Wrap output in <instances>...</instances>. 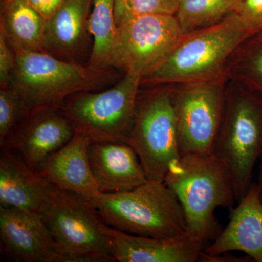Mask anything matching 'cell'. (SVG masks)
I'll use <instances>...</instances> for the list:
<instances>
[{"instance_id": "6da1fadb", "label": "cell", "mask_w": 262, "mask_h": 262, "mask_svg": "<svg viewBox=\"0 0 262 262\" xmlns=\"http://www.w3.org/2000/svg\"><path fill=\"white\" fill-rule=\"evenodd\" d=\"M164 183L182 205L187 234L206 246L216 238L222 229L215 209L232 208L236 201L225 163L213 154L180 156L169 165Z\"/></svg>"}, {"instance_id": "7a4b0ae2", "label": "cell", "mask_w": 262, "mask_h": 262, "mask_svg": "<svg viewBox=\"0 0 262 262\" xmlns=\"http://www.w3.org/2000/svg\"><path fill=\"white\" fill-rule=\"evenodd\" d=\"M254 34L234 12L220 23L184 34L170 55L141 77V84H184L225 77L230 57Z\"/></svg>"}, {"instance_id": "3957f363", "label": "cell", "mask_w": 262, "mask_h": 262, "mask_svg": "<svg viewBox=\"0 0 262 262\" xmlns=\"http://www.w3.org/2000/svg\"><path fill=\"white\" fill-rule=\"evenodd\" d=\"M213 154L227 165L239 202L252 183L253 167L262 154V96L229 79Z\"/></svg>"}, {"instance_id": "277c9868", "label": "cell", "mask_w": 262, "mask_h": 262, "mask_svg": "<svg viewBox=\"0 0 262 262\" xmlns=\"http://www.w3.org/2000/svg\"><path fill=\"white\" fill-rule=\"evenodd\" d=\"M91 201L105 223L121 232L156 238L187 234L182 205L164 182L148 180L127 192L100 193Z\"/></svg>"}, {"instance_id": "5b68a950", "label": "cell", "mask_w": 262, "mask_h": 262, "mask_svg": "<svg viewBox=\"0 0 262 262\" xmlns=\"http://www.w3.org/2000/svg\"><path fill=\"white\" fill-rule=\"evenodd\" d=\"M16 63L9 87L21 98L26 118L45 110H58L67 98L91 91L104 70L59 59L46 52L15 53Z\"/></svg>"}, {"instance_id": "8992f818", "label": "cell", "mask_w": 262, "mask_h": 262, "mask_svg": "<svg viewBox=\"0 0 262 262\" xmlns=\"http://www.w3.org/2000/svg\"><path fill=\"white\" fill-rule=\"evenodd\" d=\"M60 262H113L105 223L91 200L57 189L40 211Z\"/></svg>"}, {"instance_id": "52a82bcc", "label": "cell", "mask_w": 262, "mask_h": 262, "mask_svg": "<svg viewBox=\"0 0 262 262\" xmlns=\"http://www.w3.org/2000/svg\"><path fill=\"white\" fill-rule=\"evenodd\" d=\"M141 77L136 72H125L111 89L73 95L58 111L70 120L75 132L89 138L91 143L128 144Z\"/></svg>"}, {"instance_id": "ba28073f", "label": "cell", "mask_w": 262, "mask_h": 262, "mask_svg": "<svg viewBox=\"0 0 262 262\" xmlns=\"http://www.w3.org/2000/svg\"><path fill=\"white\" fill-rule=\"evenodd\" d=\"M128 144L148 180L164 182L169 165L180 157L170 84L139 94Z\"/></svg>"}, {"instance_id": "9c48e42d", "label": "cell", "mask_w": 262, "mask_h": 262, "mask_svg": "<svg viewBox=\"0 0 262 262\" xmlns=\"http://www.w3.org/2000/svg\"><path fill=\"white\" fill-rule=\"evenodd\" d=\"M227 80L170 84L180 156L213 154Z\"/></svg>"}, {"instance_id": "30bf717a", "label": "cell", "mask_w": 262, "mask_h": 262, "mask_svg": "<svg viewBox=\"0 0 262 262\" xmlns=\"http://www.w3.org/2000/svg\"><path fill=\"white\" fill-rule=\"evenodd\" d=\"M184 35L176 15L132 17L117 29L108 67L143 77L170 55Z\"/></svg>"}, {"instance_id": "8fae6325", "label": "cell", "mask_w": 262, "mask_h": 262, "mask_svg": "<svg viewBox=\"0 0 262 262\" xmlns=\"http://www.w3.org/2000/svg\"><path fill=\"white\" fill-rule=\"evenodd\" d=\"M75 134L70 120L58 110H41L20 122L1 148L16 151L38 173L48 158Z\"/></svg>"}, {"instance_id": "7c38bea8", "label": "cell", "mask_w": 262, "mask_h": 262, "mask_svg": "<svg viewBox=\"0 0 262 262\" xmlns=\"http://www.w3.org/2000/svg\"><path fill=\"white\" fill-rule=\"evenodd\" d=\"M1 248L8 259L18 262H60L42 215L0 207Z\"/></svg>"}, {"instance_id": "4fadbf2b", "label": "cell", "mask_w": 262, "mask_h": 262, "mask_svg": "<svg viewBox=\"0 0 262 262\" xmlns=\"http://www.w3.org/2000/svg\"><path fill=\"white\" fill-rule=\"evenodd\" d=\"M104 232L115 261L196 262L206 245L188 234L168 238L135 235L106 225Z\"/></svg>"}, {"instance_id": "5bb4252c", "label": "cell", "mask_w": 262, "mask_h": 262, "mask_svg": "<svg viewBox=\"0 0 262 262\" xmlns=\"http://www.w3.org/2000/svg\"><path fill=\"white\" fill-rule=\"evenodd\" d=\"M238 205L230 208L229 221L204 252L215 255L241 251L262 262V201L257 183H251Z\"/></svg>"}, {"instance_id": "9a60e30c", "label": "cell", "mask_w": 262, "mask_h": 262, "mask_svg": "<svg viewBox=\"0 0 262 262\" xmlns=\"http://www.w3.org/2000/svg\"><path fill=\"white\" fill-rule=\"evenodd\" d=\"M89 158L101 193L127 192L148 181L137 153L127 143H91Z\"/></svg>"}, {"instance_id": "2e32d148", "label": "cell", "mask_w": 262, "mask_h": 262, "mask_svg": "<svg viewBox=\"0 0 262 262\" xmlns=\"http://www.w3.org/2000/svg\"><path fill=\"white\" fill-rule=\"evenodd\" d=\"M56 187L26 163L13 150L1 148L0 204L40 213Z\"/></svg>"}, {"instance_id": "e0dca14e", "label": "cell", "mask_w": 262, "mask_h": 262, "mask_svg": "<svg viewBox=\"0 0 262 262\" xmlns=\"http://www.w3.org/2000/svg\"><path fill=\"white\" fill-rule=\"evenodd\" d=\"M91 141L75 132L72 139L53 153L41 167L39 173L58 189L92 200L100 194L90 167Z\"/></svg>"}, {"instance_id": "ac0fdd59", "label": "cell", "mask_w": 262, "mask_h": 262, "mask_svg": "<svg viewBox=\"0 0 262 262\" xmlns=\"http://www.w3.org/2000/svg\"><path fill=\"white\" fill-rule=\"evenodd\" d=\"M93 0H66L45 27L46 53L67 61L79 56L89 32Z\"/></svg>"}, {"instance_id": "d6986e66", "label": "cell", "mask_w": 262, "mask_h": 262, "mask_svg": "<svg viewBox=\"0 0 262 262\" xmlns=\"http://www.w3.org/2000/svg\"><path fill=\"white\" fill-rule=\"evenodd\" d=\"M46 20L25 0H1L0 33L15 53L46 52Z\"/></svg>"}, {"instance_id": "ffe728a7", "label": "cell", "mask_w": 262, "mask_h": 262, "mask_svg": "<svg viewBox=\"0 0 262 262\" xmlns=\"http://www.w3.org/2000/svg\"><path fill=\"white\" fill-rule=\"evenodd\" d=\"M115 0H93L89 19V32L94 38L90 67L98 70L108 68V61L116 42L117 27L115 17Z\"/></svg>"}, {"instance_id": "44dd1931", "label": "cell", "mask_w": 262, "mask_h": 262, "mask_svg": "<svg viewBox=\"0 0 262 262\" xmlns=\"http://www.w3.org/2000/svg\"><path fill=\"white\" fill-rule=\"evenodd\" d=\"M227 78L262 96V32L246 39L229 58Z\"/></svg>"}, {"instance_id": "7402d4cb", "label": "cell", "mask_w": 262, "mask_h": 262, "mask_svg": "<svg viewBox=\"0 0 262 262\" xmlns=\"http://www.w3.org/2000/svg\"><path fill=\"white\" fill-rule=\"evenodd\" d=\"M242 0H181L176 17L184 34L220 23Z\"/></svg>"}, {"instance_id": "603a6c76", "label": "cell", "mask_w": 262, "mask_h": 262, "mask_svg": "<svg viewBox=\"0 0 262 262\" xmlns=\"http://www.w3.org/2000/svg\"><path fill=\"white\" fill-rule=\"evenodd\" d=\"M26 119L21 98L11 88L0 90V146Z\"/></svg>"}, {"instance_id": "cb8c5ba5", "label": "cell", "mask_w": 262, "mask_h": 262, "mask_svg": "<svg viewBox=\"0 0 262 262\" xmlns=\"http://www.w3.org/2000/svg\"><path fill=\"white\" fill-rule=\"evenodd\" d=\"M131 18L144 15H176L181 0H127Z\"/></svg>"}, {"instance_id": "d4e9b609", "label": "cell", "mask_w": 262, "mask_h": 262, "mask_svg": "<svg viewBox=\"0 0 262 262\" xmlns=\"http://www.w3.org/2000/svg\"><path fill=\"white\" fill-rule=\"evenodd\" d=\"M16 56L4 35L0 33V86L1 89L9 87L15 70Z\"/></svg>"}, {"instance_id": "484cf974", "label": "cell", "mask_w": 262, "mask_h": 262, "mask_svg": "<svg viewBox=\"0 0 262 262\" xmlns=\"http://www.w3.org/2000/svg\"><path fill=\"white\" fill-rule=\"evenodd\" d=\"M235 13L255 34L262 32V0H242Z\"/></svg>"}, {"instance_id": "4316f807", "label": "cell", "mask_w": 262, "mask_h": 262, "mask_svg": "<svg viewBox=\"0 0 262 262\" xmlns=\"http://www.w3.org/2000/svg\"><path fill=\"white\" fill-rule=\"evenodd\" d=\"M47 21L59 10L66 0H25Z\"/></svg>"}, {"instance_id": "83f0119b", "label": "cell", "mask_w": 262, "mask_h": 262, "mask_svg": "<svg viewBox=\"0 0 262 262\" xmlns=\"http://www.w3.org/2000/svg\"><path fill=\"white\" fill-rule=\"evenodd\" d=\"M198 261L202 262H246L253 261L252 258L246 255L244 257H237L229 252L220 253V254L211 255L202 252Z\"/></svg>"}, {"instance_id": "f1b7e54d", "label": "cell", "mask_w": 262, "mask_h": 262, "mask_svg": "<svg viewBox=\"0 0 262 262\" xmlns=\"http://www.w3.org/2000/svg\"><path fill=\"white\" fill-rule=\"evenodd\" d=\"M115 17L117 27L130 20L131 16L129 13L127 0H115Z\"/></svg>"}, {"instance_id": "f546056e", "label": "cell", "mask_w": 262, "mask_h": 262, "mask_svg": "<svg viewBox=\"0 0 262 262\" xmlns=\"http://www.w3.org/2000/svg\"><path fill=\"white\" fill-rule=\"evenodd\" d=\"M260 160V168H259V173H258V186L259 188L260 196L262 201V154L259 158Z\"/></svg>"}]
</instances>
